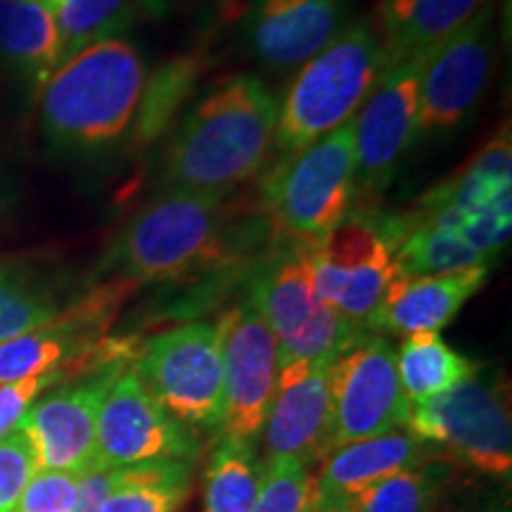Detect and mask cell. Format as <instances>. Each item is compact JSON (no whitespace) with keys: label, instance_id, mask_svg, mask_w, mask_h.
I'll return each instance as SVG.
<instances>
[{"label":"cell","instance_id":"1","mask_svg":"<svg viewBox=\"0 0 512 512\" xmlns=\"http://www.w3.org/2000/svg\"><path fill=\"white\" fill-rule=\"evenodd\" d=\"M278 100L252 74L230 76L192 105L164 157V190L228 197L275 150Z\"/></svg>","mask_w":512,"mask_h":512},{"label":"cell","instance_id":"2","mask_svg":"<svg viewBox=\"0 0 512 512\" xmlns=\"http://www.w3.org/2000/svg\"><path fill=\"white\" fill-rule=\"evenodd\" d=\"M245 233L226 197L164 190L124 223L102 256L114 280L169 283L238 259Z\"/></svg>","mask_w":512,"mask_h":512},{"label":"cell","instance_id":"3","mask_svg":"<svg viewBox=\"0 0 512 512\" xmlns=\"http://www.w3.org/2000/svg\"><path fill=\"white\" fill-rule=\"evenodd\" d=\"M147 69L126 38H102L67 57L41 86V124L67 152H102L136 121Z\"/></svg>","mask_w":512,"mask_h":512},{"label":"cell","instance_id":"4","mask_svg":"<svg viewBox=\"0 0 512 512\" xmlns=\"http://www.w3.org/2000/svg\"><path fill=\"white\" fill-rule=\"evenodd\" d=\"M384 67L387 55L373 27L368 22L351 24L328 48L299 67L278 105L275 150L290 157L349 124Z\"/></svg>","mask_w":512,"mask_h":512},{"label":"cell","instance_id":"5","mask_svg":"<svg viewBox=\"0 0 512 512\" xmlns=\"http://www.w3.org/2000/svg\"><path fill=\"white\" fill-rule=\"evenodd\" d=\"M354 200L349 121L268 171L259 192V214L271 226L273 240L316 245L347 221Z\"/></svg>","mask_w":512,"mask_h":512},{"label":"cell","instance_id":"6","mask_svg":"<svg viewBox=\"0 0 512 512\" xmlns=\"http://www.w3.org/2000/svg\"><path fill=\"white\" fill-rule=\"evenodd\" d=\"M278 342L280 368L294 361H332L363 335L316 292L313 245H287L249 290Z\"/></svg>","mask_w":512,"mask_h":512},{"label":"cell","instance_id":"7","mask_svg":"<svg viewBox=\"0 0 512 512\" xmlns=\"http://www.w3.org/2000/svg\"><path fill=\"white\" fill-rule=\"evenodd\" d=\"M406 430L439 444L460 465L491 477H510L512 425L508 387L472 375L434 399L411 403Z\"/></svg>","mask_w":512,"mask_h":512},{"label":"cell","instance_id":"8","mask_svg":"<svg viewBox=\"0 0 512 512\" xmlns=\"http://www.w3.org/2000/svg\"><path fill=\"white\" fill-rule=\"evenodd\" d=\"M136 373L164 411L188 430H221L223 361L214 323L159 332L140 351Z\"/></svg>","mask_w":512,"mask_h":512},{"label":"cell","instance_id":"9","mask_svg":"<svg viewBox=\"0 0 512 512\" xmlns=\"http://www.w3.org/2000/svg\"><path fill=\"white\" fill-rule=\"evenodd\" d=\"M332 451L354 441L406 430L408 403L396 370V349L382 337L361 335L328 368ZM330 451V453H332Z\"/></svg>","mask_w":512,"mask_h":512},{"label":"cell","instance_id":"10","mask_svg":"<svg viewBox=\"0 0 512 512\" xmlns=\"http://www.w3.org/2000/svg\"><path fill=\"white\" fill-rule=\"evenodd\" d=\"M425 57L427 53H415L387 64L351 119L354 190L361 202L377 197L392 183L403 155L415 143Z\"/></svg>","mask_w":512,"mask_h":512},{"label":"cell","instance_id":"11","mask_svg":"<svg viewBox=\"0 0 512 512\" xmlns=\"http://www.w3.org/2000/svg\"><path fill=\"white\" fill-rule=\"evenodd\" d=\"M494 17V3L486 5L427 53L415 140L446 136L477 110L494 69Z\"/></svg>","mask_w":512,"mask_h":512},{"label":"cell","instance_id":"12","mask_svg":"<svg viewBox=\"0 0 512 512\" xmlns=\"http://www.w3.org/2000/svg\"><path fill=\"white\" fill-rule=\"evenodd\" d=\"M216 330L223 361V439L252 444L261 437L278 384V342L249 297L223 311Z\"/></svg>","mask_w":512,"mask_h":512},{"label":"cell","instance_id":"13","mask_svg":"<svg viewBox=\"0 0 512 512\" xmlns=\"http://www.w3.org/2000/svg\"><path fill=\"white\" fill-rule=\"evenodd\" d=\"M396 275L394 249L370 219L342 221L313 245L318 297L356 328H366Z\"/></svg>","mask_w":512,"mask_h":512},{"label":"cell","instance_id":"14","mask_svg":"<svg viewBox=\"0 0 512 512\" xmlns=\"http://www.w3.org/2000/svg\"><path fill=\"white\" fill-rule=\"evenodd\" d=\"M197 439L164 411L136 370H121L98 415L95 465L131 467L147 460L195 458Z\"/></svg>","mask_w":512,"mask_h":512},{"label":"cell","instance_id":"15","mask_svg":"<svg viewBox=\"0 0 512 512\" xmlns=\"http://www.w3.org/2000/svg\"><path fill=\"white\" fill-rule=\"evenodd\" d=\"M121 370V363L95 370L86 380L36 399L24 413L17 430L27 437L38 470L83 475L95 465L100 406Z\"/></svg>","mask_w":512,"mask_h":512},{"label":"cell","instance_id":"16","mask_svg":"<svg viewBox=\"0 0 512 512\" xmlns=\"http://www.w3.org/2000/svg\"><path fill=\"white\" fill-rule=\"evenodd\" d=\"M332 361H294L280 368L264 434L266 460L311 465L332 451L328 368Z\"/></svg>","mask_w":512,"mask_h":512},{"label":"cell","instance_id":"17","mask_svg":"<svg viewBox=\"0 0 512 512\" xmlns=\"http://www.w3.org/2000/svg\"><path fill=\"white\" fill-rule=\"evenodd\" d=\"M351 27L347 0H254L245 19V43L275 72L304 67Z\"/></svg>","mask_w":512,"mask_h":512},{"label":"cell","instance_id":"18","mask_svg":"<svg viewBox=\"0 0 512 512\" xmlns=\"http://www.w3.org/2000/svg\"><path fill=\"white\" fill-rule=\"evenodd\" d=\"M489 278V264L441 275L399 273L382 294L366 328L389 335L439 332L458 311L482 290Z\"/></svg>","mask_w":512,"mask_h":512},{"label":"cell","instance_id":"19","mask_svg":"<svg viewBox=\"0 0 512 512\" xmlns=\"http://www.w3.org/2000/svg\"><path fill=\"white\" fill-rule=\"evenodd\" d=\"M425 441L408 430H396L339 446L313 477L311 510L342 508L363 489L425 463Z\"/></svg>","mask_w":512,"mask_h":512},{"label":"cell","instance_id":"20","mask_svg":"<svg viewBox=\"0 0 512 512\" xmlns=\"http://www.w3.org/2000/svg\"><path fill=\"white\" fill-rule=\"evenodd\" d=\"M494 0H380L373 31L387 64L430 53Z\"/></svg>","mask_w":512,"mask_h":512},{"label":"cell","instance_id":"21","mask_svg":"<svg viewBox=\"0 0 512 512\" xmlns=\"http://www.w3.org/2000/svg\"><path fill=\"white\" fill-rule=\"evenodd\" d=\"M0 55L43 86L62 64V36L48 0H0Z\"/></svg>","mask_w":512,"mask_h":512},{"label":"cell","instance_id":"22","mask_svg":"<svg viewBox=\"0 0 512 512\" xmlns=\"http://www.w3.org/2000/svg\"><path fill=\"white\" fill-rule=\"evenodd\" d=\"M396 370L408 403H420L470 380L479 363L448 347L439 332H415L396 349Z\"/></svg>","mask_w":512,"mask_h":512},{"label":"cell","instance_id":"23","mask_svg":"<svg viewBox=\"0 0 512 512\" xmlns=\"http://www.w3.org/2000/svg\"><path fill=\"white\" fill-rule=\"evenodd\" d=\"M188 491L190 465L185 460H147L117 467L98 512H178Z\"/></svg>","mask_w":512,"mask_h":512},{"label":"cell","instance_id":"24","mask_svg":"<svg viewBox=\"0 0 512 512\" xmlns=\"http://www.w3.org/2000/svg\"><path fill=\"white\" fill-rule=\"evenodd\" d=\"M164 0H60L55 8L62 36V62L102 38H114L147 15H159Z\"/></svg>","mask_w":512,"mask_h":512},{"label":"cell","instance_id":"25","mask_svg":"<svg viewBox=\"0 0 512 512\" xmlns=\"http://www.w3.org/2000/svg\"><path fill=\"white\" fill-rule=\"evenodd\" d=\"M60 313L46 278L22 261H0V344L53 323Z\"/></svg>","mask_w":512,"mask_h":512},{"label":"cell","instance_id":"26","mask_svg":"<svg viewBox=\"0 0 512 512\" xmlns=\"http://www.w3.org/2000/svg\"><path fill=\"white\" fill-rule=\"evenodd\" d=\"M264 465L252 444L223 439L204 472V512H249L259 494Z\"/></svg>","mask_w":512,"mask_h":512},{"label":"cell","instance_id":"27","mask_svg":"<svg viewBox=\"0 0 512 512\" xmlns=\"http://www.w3.org/2000/svg\"><path fill=\"white\" fill-rule=\"evenodd\" d=\"M200 76L195 57H174L145 81L143 98L133 121V140L147 145L174 124L176 114L190 98Z\"/></svg>","mask_w":512,"mask_h":512},{"label":"cell","instance_id":"28","mask_svg":"<svg viewBox=\"0 0 512 512\" xmlns=\"http://www.w3.org/2000/svg\"><path fill=\"white\" fill-rule=\"evenodd\" d=\"M446 463H420L408 470L382 479L361 494H356L347 505L351 512H432L439 491L448 482Z\"/></svg>","mask_w":512,"mask_h":512},{"label":"cell","instance_id":"29","mask_svg":"<svg viewBox=\"0 0 512 512\" xmlns=\"http://www.w3.org/2000/svg\"><path fill=\"white\" fill-rule=\"evenodd\" d=\"M313 475L309 465L287 458L264 463L259 494L249 512H311Z\"/></svg>","mask_w":512,"mask_h":512},{"label":"cell","instance_id":"30","mask_svg":"<svg viewBox=\"0 0 512 512\" xmlns=\"http://www.w3.org/2000/svg\"><path fill=\"white\" fill-rule=\"evenodd\" d=\"M38 472L34 451L22 430L0 439V512H15L24 489Z\"/></svg>","mask_w":512,"mask_h":512},{"label":"cell","instance_id":"31","mask_svg":"<svg viewBox=\"0 0 512 512\" xmlns=\"http://www.w3.org/2000/svg\"><path fill=\"white\" fill-rule=\"evenodd\" d=\"M79 477L74 472L38 470L19 498L15 512H72Z\"/></svg>","mask_w":512,"mask_h":512},{"label":"cell","instance_id":"32","mask_svg":"<svg viewBox=\"0 0 512 512\" xmlns=\"http://www.w3.org/2000/svg\"><path fill=\"white\" fill-rule=\"evenodd\" d=\"M64 377H69L67 370H55V373L3 384V387H0V439H5L12 430H15L19 420H22L24 413L34 406L38 396L53 387V384L62 382Z\"/></svg>","mask_w":512,"mask_h":512},{"label":"cell","instance_id":"33","mask_svg":"<svg viewBox=\"0 0 512 512\" xmlns=\"http://www.w3.org/2000/svg\"><path fill=\"white\" fill-rule=\"evenodd\" d=\"M472 174H477L482 181L489 185H510L512 174V138H510V126L505 124L494 138L486 143L482 150L477 152L470 162L465 164Z\"/></svg>","mask_w":512,"mask_h":512},{"label":"cell","instance_id":"34","mask_svg":"<svg viewBox=\"0 0 512 512\" xmlns=\"http://www.w3.org/2000/svg\"><path fill=\"white\" fill-rule=\"evenodd\" d=\"M117 470L93 465L79 477V491L72 512H98L102 501L110 494Z\"/></svg>","mask_w":512,"mask_h":512},{"label":"cell","instance_id":"35","mask_svg":"<svg viewBox=\"0 0 512 512\" xmlns=\"http://www.w3.org/2000/svg\"><path fill=\"white\" fill-rule=\"evenodd\" d=\"M311 512H351L349 508H318V510H311Z\"/></svg>","mask_w":512,"mask_h":512},{"label":"cell","instance_id":"36","mask_svg":"<svg viewBox=\"0 0 512 512\" xmlns=\"http://www.w3.org/2000/svg\"><path fill=\"white\" fill-rule=\"evenodd\" d=\"M484 512H510V510L503 505V508H489V510H484Z\"/></svg>","mask_w":512,"mask_h":512},{"label":"cell","instance_id":"37","mask_svg":"<svg viewBox=\"0 0 512 512\" xmlns=\"http://www.w3.org/2000/svg\"><path fill=\"white\" fill-rule=\"evenodd\" d=\"M50 5H53V8H57V3H60V0H48Z\"/></svg>","mask_w":512,"mask_h":512}]
</instances>
